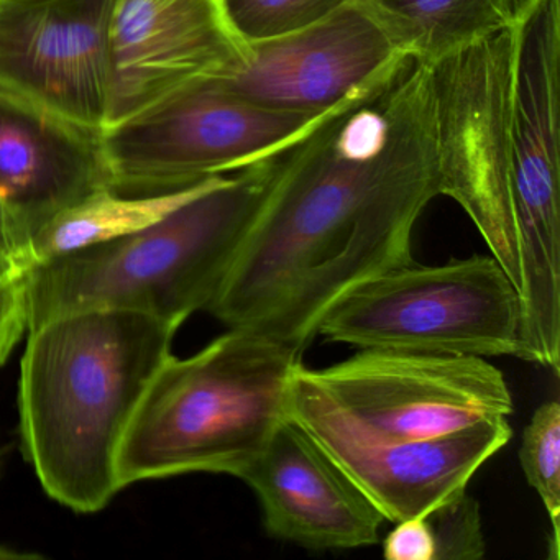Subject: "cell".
Segmentation results:
<instances>
[{
	"label": "cell",
	"mask_w": 560,
	"mask_h": 560,
	"mask_svg": "<svg viewBox=\"0 0 560 560\" xmlns=\"http://www.w3.org/2000/svg\"><path fill=\"white\" fill-rule=\"evenodd\" d=\"M116 0H0V94L104 132Z\"/></svg>",
	"instance_id": "cell-10"
},
{
	"label": "cell",
	"mask_w": 560,
	"mask_h": 560,
	"mask_svg": "<svg viewBox=\"0 0 560 560\" xmlns=\"http://www.w3.org/2000/svg\"><path fill=\"white\" fill-rule=\"evenodd\" d=\"M560 0H526L516 22L511 159L520 247L521 360L560 363Z\"/></svg>",
	"instance_id": "cell-6"
},
{
	"label": "cell",
	"mask_w": 560,
	"mask_h": 560,
	"mask_svg": "<svg viewBox=\"0 0 560 560\" xmlns=\"http://www.w3.org/2000/svg\"><path fill=\"white\" fill-rule=\"evenodd\" d=\"M409 58L362 0H346L310 27L250 45L247 63L218 80L258 106L323 117L385 83Z\"/></svg>",
	"instance_id": "cell-11"
},
{
	"label": "cell",
	"mask_w": 560,
	"mask_h": 560,
	"mask_svg": "<svg viewBox=\"0 0 560 560\" xmlns=\"http://www.w3.org/2000/svg\"><path fill=\"white\" fill-rule=\"evenodd\" d=\"M323 117L258 106L218 78L201 81L104 130L110 185L126 196L191 188L275 155Z\"/></svg>",
	"instance_id": "cell-9"
},
{
	"label": "cell",
	"mask_w": 560,
	"mask_h": 560,
	"mask_svg": "<svg viewBox=\"0 0 560 560\" xmlns=\"http://www.w3.org/2000/svg\"><path fill=\"white\" fill-rule=\"evenodd\" d=\"M179 327L124 310L63 314L27 330L21 362L22 451L48 497L97 513L122 488L130 422Z\"/></svg>",
	"instance_id": "cell-2"
},
{
	"label": "cell",
	"mask_w": 560,
	"mask_h": 560,
	"mask_svg": "<svg viewBox=\"0 0 560 560\" xmlns=\"http://www.w3.org/2000/svg\"><path fill=\"white\" fill-rule=\"evenodd\" d=\"M300 362L298 350L242 329L188 359L170 357L124 439L120 488L186 474L241 478L287 419Z\"/></svg>",
	"instance_id": "cell-4"
},
{
	"label": "cell",
	"mask_w": 560,
	"mask_h": 560,
	"mask_svg": "<svg viewBox=\"0 0 560 560\" xmlns=\"http://www.w3.org/2000/svg\"><path fill=\"white\" fill-rule=\"evenodd\" d=\"M221 178L214 176L191 188L152 196H126L103 189L61 212L34 235L28 248V267L142 231L208 191Z\"/></svg>",
	"instance_id": "cell-17"
},
{
	"label": "cell",
	"mask_w": 560,
	"mask_h": 560,
	"mask_svg": "<svg viewBox=\"0 0 560 560\" xmlns=\"http://www.w3.org/2000/svg\"><path fill=\"white\" fill-rule=\"evenodd\" d=\"M523 301L491 255L385 271L340 298L317 336L359 349L521 359Z\"/></svg>",
	"instance_id": "cell-7"
},
{
	"label": "cell",
	"mask_w": 560,
	"mask_h": 560,
	"mask_svg": "<svg viewBox=\"0 0 560 560\" xmlns=\"http://www.w3.org/2000/svg\"><path fill=\"white\" fill-rule=\"evenodd\" d=\"M275 155L222 176L142 231L31 265L27 330L90 310L136 311L179 327L208 310L264 198Z\"/></svg>",
	"instance_id": "cell-3"
},
{
	"label": "cell",
	"mask_w": 560,
	"mask_h": 560,
	"mask_svg": "<svg viewBox=\"0 0 560 560\" xmlns=\"http://www.w3.org/2000/svg\"><path fill=\"white\" fill-rule=\"evenodd\" d=\"M434 537V560H478L485 556L480 504L467 490L425 514Z\"/></svg>",
	"instance_id": "cell-20"
},
{
	"label": "cell",
	"mask_w": 560,
	"mask_h": 560,
	"mask_svg": "<svg viewBox=\"0 0 560 560\" xmlns=\"http://www.w3.org/2000/svg\"><path fill=\"white\" fill-rule=\"evenodd\" d=\"M40 559V556L35 553L15 552V550L2 549L0 547V560H32Z\"/></svg>",
	"instance_id": "cell-24"
},
{
	"label": "cell",
	"mask_w": 560,
	"mask_h": 560,
	"mask_svg": "<svg viewBox=\"0 0 560 560\" xmlns=\"http://www.w3.org/2000/svg\"><path fill=\"white\" fill-rule=\"evenodd\" d=\"M438 196L432 71L409 58L273 156L206 311L229 329L303 352L340 298L415 260L412 231Z\"/></svg>",
	"instance_id": "cell-1"
},
{
	"label": "cell",
	"mask_w": 560,
	"mask_h": 560,
	"mask_svg": "<svg viewBox=\"0 0 560 560\" xmlns=\"http://www.w3.org/2000/svg\"><path fill=\"white\" fill-rule=\"evenodd\" d=\"M0 264L27 270L28 244L0 201Z\"/></svg>",
	"instance_id": "cell-23"
},
{
	"label": "cell",
	"mask_w": 560,
	"mask_h": 560,
	"mask_svg": "<svg viewBox=\"0 0 560 560\" xmlns=\"http://www.w3.org/2000/svg\"><path fill=\"white\" fill-rule=\"evenodd\" d=\"M396 44L419 63L514 27L526 0H362Z\"/></svg>",
	"instance_id": "cell-16"
},
{
	"label": "cell",
	"mask_w": 560,
	"mask_h": 560,
	"mask_svg": "<svg viewBox=\"0 0 560 560\" xmlns=\"http://www.w3.org/2000/svg\"><path fill=\"white\" fill-rule=\"evenodd\" d=\"M383 540V556L388 560H434V537L425 516L395 523Z\"/></svg>",
	"instance_id": "cell-22"
},
{
	"label": "cell",
	"mask_w": 560,
	"mask_h": 560,
	"mask_svg": "<svg viewBox=\"0 0 560 560\" xmlns=\"http://www.w3.org/2000/svg\"><path fill=\"white\" fill-rule=\"evenodd\" d=\"M257 494L265 527L307 549H357L378 542V510L291 419L241 475Z\"/></svg>",
	"instance_id": "cell-13"
},
{
	"label": "cell",
	"mask_w": 560,
	"mask_h": 560,
	"mask_svg": "<svg viewBox=\"0 0 560 560\" xmlns=\"http://www.w3.org/2000/svg\"><path fill=\"white\" fill-rule=\"evenodd\" d=\"M248 58L224 0H116L106 129L201 81L228 77Z\"/></svg>",
	"instance_id": "cell-12"
},
{
	"label": "cell",
	"mask_w": 560,
	"mask_h": 560,
	"mask_svg": "<svg viewBox=\"0 0 560 560\" xmlns=\"http://www.w3.org/2000/svg\"><path fill=\"white\" fill-rule=\"evenodd\" d=\"M513 438L508 418L396 444H317L362 491L385 521L399 523L429 511L467 490L485 462Z\"/></svg>",
	"instance_id": "cell-15"
},
{
	"label": "cell",
	"mask_w": 560,
	"mask_h": 560,
	"mask_svg": "<svg viewBox=\"0 0 560 560\" xmlns=\"http://www.w3.org/2000/svg\"><path fill=\"white\" fill-rule=\"evenodd\" d=\"M514 51L516 25L448 55L431 71L441 195L464 209L521 291L511 159Z\"/></svg>",
	"instance_id": "cell-8"
},
{
	"label": "cell",
	"mask_w": 560,
	"mask_h": 560,
	"mask_svg": "<svg viewBox=\"0 0 560 560\" xmlns=\"http://www.w3.org/2000/svg\"><path fill=\"white\" fill-rule=\"evenodd\" d=\"M21 268L0 264V366L27 332V298Z\"/></svg>",
	"instance_id": "cell-21"
},
{
	"label": "cell",
	"mask_w": 560,
	"mask_h": 560,
	"mask_svg": "<svg viewBox=\"0 0 560 560\" xmlns=\"http://www.w3.org/2000/svg\"><path fill=\"white\" fill-rule=\"evenodd\" d=\"M513 409L503 373L480 357L362 349L327 369L298 363L287 418L316 444H396L508 418Z\"/></svg>",
	"instance_id": "cell-5"
},
{
	"label": "cell",
	"mask_w": 560,
	"mask_h": 560,
	"mask_svg": "<svg viewBox=\"0 0 560 560\" xmlns=\"http://www.w3.org/2000/svg\"><path fill=\"white\" fill-rule=\"evenodd\" d=\"M521 468L530 488L536 490L549 516L552 559L559 556L560 520V405L542 402L534 411L523 432Z\"/></svg>",
	"instance_id": "cell-18"
},
{
	"label": "cell",
	"mask_w": 560,
	"mask_h": 560,
	"mask_svg": "<svg viewBox=\"0 0 560 560\" xmlns=\"http://www.w3.org/2000/svg\"><path fill=\"white\" fill-rule=\"evenodd\" d=\"M346 0H224L238 37L250 47L284 37L329 15Z\"/></svg>",
	"instance_id": "cell-19"
},
{
	"label": "cell",
	"mask_w": 560,
	"mask_h": 560,
	"mask_svg": "<svg viewBox=\"0 0 560 560\" xmlns=\"http://www.w3.org/2000/svg\"><path fill=\"white\" fill-rule=\"evenodd\" d=\"M113 189L103 132L0 94V201L31 241L61 212Z\"/></svg>",
	"instance_id": "cell-14"
}]
</instances>
